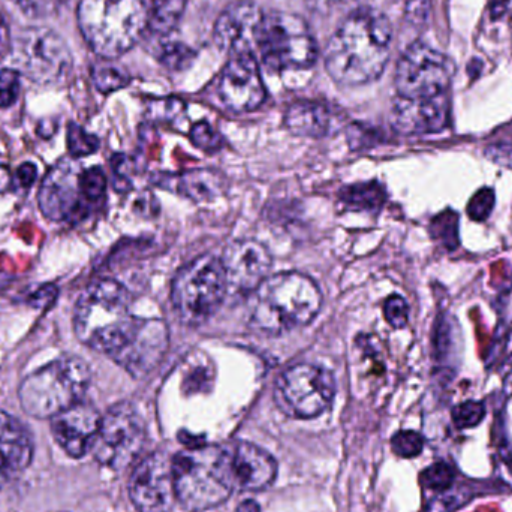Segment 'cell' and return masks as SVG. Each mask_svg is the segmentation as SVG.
<instances>
[{
  "label": "cell",
  "mask_w": 512,
  "mask_h": 512,
  "mask_svg": "<svg viewBox=\"0 0 512 512\" xmlns=\"http://www.w3.org/2000/svg\"><path fill=\"white\" fill-rule=\"evenodd\" d=\"M391 24L381 12L361 9L343 21L325 51L328 74L342 86H361L381 77L390 57Z\"/></svg>",
  "instance_id": "1"
},
{
  "label": "cell",
  "mask_w": 512,
  "mask_h": 512,
  "mask_svg": "<svg viewBox=\"0 0 512 512\" xmlns=\"http://www.w3.org/2000/svg\"><path fill=\"white\" fill-rule=\"evenodd\" d=\"M321 289L297 271L268 276L249 297V325L265 336H280L304 327L318 315Z\"/></svg>",
  "instance_id": "2"
},
{
  "label": "cell",
  "mask_w": 512,
  "mask_h": 512,
  "mask_svg": "<svg viewBox=\"0 0 512 512\" xmlns=\"http://www.w3.org/2000/svg\"><path fill=\"white\" fill-rule=\"evenodd\" d=\"M140 318L131 312V297L116 280L101 279L78 298L74 330L87 348L111 358L129 342Z\"/></svg>",
  "instance_id": "3"
},
{
  "label": "cell",
  "mask_w": 512,
  "mask_h": 512,
  "mask_svg": "<svg viewBox=\"0 0 512 512\" xmlns=\"http://www.w3.org/2000/svg\"><path fill=\"white\" fill-rule=\"evenodd\" d=\"M177 501L191 512L212 510L234 492L227 445H204L173 457Z\"/></svg>",
  "instance_id": "4"
},
{
  "label": "cell",
  "mask_w": 512,
  "mask_h": 512,
  "mask_svg": "<svg viewBox=\"0 0 512 512\" xmlns=\"http://www.w3.org/2000/svg\"><path fill=\"white\" fill-rule=\"evenodd\" d=\"M77 17L84 39L102 59L131 50L149 26L143 0H80Z\"/></svg>",
  "instance_id": "5"
},
{
  "label": "cell",
  "mask_w": 512,
  "mask_h": 512,
  "mask_svg": "<svg viewBox=\"0 0 512 512\" xmlns=\"http://www.w3.org/2000/svg\"><path fill=\"white\" fill-rule=\"evenodd\" d=\"M89 385L86 361L63 355L30 373L18 388V399L27 415L44 420L80 403Z\"/></svg>",
  "instance_id": "6"
},
{
  "label": "cell",
  "mask_w": 512,
  "mask_h": 512,
  "mask_svg": "<svg viewBox=\"0 0 512 512\" xmlns=\"http://www.w3.org/2000/svg\"><path fill=\"white\" fill-rule=\"evenodd\" d=\"M227 291L221 258L203 255L180 268L173 280L171 300L180 321L198 327L218 312Z\"/></svg>",
  "instance_id": "7"
},
{
  "label": "cell",
  "mask_w": 512,
  "mask_h": 512,
  "mask_svg": "<svg viewBox=\"0 0 512 512\" xmlns=\"http://www.w3.org/2000/svg\"><path fill=\"white\" fill-rule=\"evenodd\" d=\"M256 51L271 71L306 69L315 63L316 41L303 18L271 11L262 18Z\"/></svg>",
  "instance_id": "8"
},
{
  "label": "cell",
  "mask_w": 512,
  "mask_h": 512,
  "mask_svg": "<svg viewBox=\"0 0 512 512\" xmlns=\"http://www.w3.org/2000/svg\"><path fill=\"white\" fill-rule=\"evenodd\" d=\"M336 393L333 375L315 364H295L277 378L274 400L280 411L297 420L319 417Z\"/></svg>",
  "instance_id": "9"
},
{
  "label": "cell",
  "mask_w": 512,
  "mask_h": 512,
  "mask_svg": "<svg viewBox=\"0 0 512 512\" xmlns=\"http://www.w3.org/2000/svg\"><path fill=\"white\" fill-rule=\"evenodd\" d=\"M9 53L18 72L38 84L59 83L71 71L72 57L68 45L48 27L21 30Z\"/></svg>",
  "instance_id": "10"
},
{
  "label": "cell",
  "mask_w": 512,
  "mask_h": 512,
  "mask_svg": "<svg viewBox=\"0 0 512 512\" xmlns=\"http://www.w3.org/2000/svg\"><path fill=\"white\" fill-rule=\"evenodd\" d=\"M146 438V424L137 409L128 402L117 403L101 418L93 457L111 471H123L138 459Z\"/></svg>",
  "instance_id": "11"
},
{
  "label": "cell",
  "mask_w": 512,
  "mask_h": 512,
  "mask_svg": "<svg viewBox=\"0 0 512 512\" xmlns=\"http://www.w3.org/2000/svg\"><path fill=\"white\" fill-rule=\"evenodd\" d=\"M453 65L444 54L423 42H415L397 63L396 83L400 98L433 99L448 95Z\"/></svg>",
  "instance_id": "12"
},
{
  "label": "cell",
  "mask_w": 512,
  "mask_h": 512,
  "mask_svg": "<svg viewBox=\"0 0 512 512\" xmlns=\"http://www.w3.org/2000/svg\"><path fill=\"white\" fill-rule=\"evenodd\" d=\"M80 167L74 158L56 162L42 180L38 203L42 215L53 222L83 221L92 207L84 200Z\"/></svg>",
  "instance_id": "13"
},
{
  "label": "cell",
  "mask_w": 512,
  "mask_h": 512,
  "mask_svg": "<svg viewBox=\"0 0 512 512\" xmlns=\"http://www.w3.org/2000/svg\"><path fill=\"white\" fill-rule=\"evenodd\" d=\"M129 498L140 512H170L177 501L173 459L159 451L144 457L129 480Z\"/></svg>",
  "instance_id": "14"
},
{
  "label": "cell",
  "mask_w": 512,
  "mask_h": 512,
  "mask_svg": "<svg viewBox=\"0 0 512 512\" xmlns=\"http://www.w3.org/2000/svg\"><path fill=\"white\" fill-rule=\"evenodd\" d=\"M170 346V331L162 319H141L129 342L113 360L134 378H144L159 366Z\"/></svg>",
  "instance_id": "15"
},
{
  "label": "cell",
  "mask_w": 512,
  "mask_h": 512,
  "mask_svg": "<svg viewBox=\"0 0 512 512\" xmlns=\"http://www.w3.org/2000/svg\"><path fill=\"white\" fill-rule=\"evenodd\" d=\"M262 18L264 14L261 9L251 0L230 3L216 20V44L231 57L243 54L254 56Z\"/></svg>",
  "instance_id": "16"
},
{
  "label": "cell",
  "mask_w": 512,
  "mask_h": 512,
  "mask_svg": "<svg viewBox=\"0 0 512 512\" xmlns=\"http://www.w3.org/2000/svg\"><path fill=\"white\" fill-rule=\"evenodd\" d=\"M219 96L234 113H249L264 102L265 87L252 54L231 57L222 71Z\"/></svg>",
  "instance_id": "17"
},
{
  "label": "cell",
  "mask_w": 512,
  "mask_h": 512,
  "mask_svg": "<svg viewBox=\"0 0 512 512\" xmlns=\"http://www.w3.org/2000/svg\"><path fill=\"white\" fill-rule=\"evenodd\" d=\"M227 274L228 288L252 292L264 282L270 271L271 255L264 245L255 240H236L225 248L221 258Z\"/></svg>",
  "instance_id": "18"
},
{
  "label": "cell",
  "mask_w": 512,
  "mask_h": 512,
  "mask_svg": "<svg viewBox=\"0 0 512 512\" xmlns=\"http://www.w3.org/2000/svg\"><path fill=\"white\" fill-rule=\"evenodd\" d=\"M101 418L92 405L77 403L51 418L54 441L69 457L81 459L92 451Z\"/></svg>",
  "instance_id": "19"
},
{
  "label": "cell",
  "mask_w": 512,
  "mask_h": 512,
  "mask_svg": "<svg viewBox=\"0 0 512 512\" xmlns=\"http://www.w3.org/2000/svg\"><path fill=\"white\" fill-rule=\"evenodd\" d=\"M391 123L400 134L427 135L444 131L450 123L448 95L433 99H406L397 96L391 108Z\"/></svg>",
  "instance_id": "20"
},
{
  "label": "cell",
  "mask_w": 512,
  "mask_h": 512,
  "mask_svg": "<svg viewBox=\"0 0 512 512\" xmlns=\"http://www.w3.org/2000/svg\"><path fill=\"white\" fill-rule=\"evenodd\" d=\"M234 489L259 492L276 480L277 463L267 451L249 442L227 444Z\"/></svg>",
  "instance_id": "21"
},
{
  "label": "cell",
  "mask_w": 512,
  "mask_h": 512,
  "mask_svg": "<svg viewBox=\"0 0 512 512\" xmlns=\"http://www.w3.org/2000/svg\"><path fill=\"white\" fill-rule=\"evenodd\" d=\"M0 456L12 472L24 471L33 459L29 432L17 418L5 411H0Z\"/></svg>",
  "instance_id": "22"
},
{
  "label": "cell",
  "mask_w": 512,
  "mask_h": 512,
  "mask_svg": "<svg viewBox=\"0 0 512 512\" xmlns=\"http://www.w3.org/2000/svg\"><path fill=\"white\" fill-rule=\"evenodd\" d=\"M283 122L298 137L321 138L330 131L331 113L321 102L298 101L289 105Z\"/></svg>",
  "instance_id": "23"
},
{
  "label": "cell",
  "mask_w": 512,
  "mask_h": 512,
  "mask_svg": "<svg viewBox=\"0 0 512 512\" xmlns=\"http://www.w3.org/2000/svg\"><path fill=\"white\" fill-rule=\"evenodd\" d=\"M176 188L180 194L195 203H209L221 197L225 189V179L218 171L201 168L180 176Z\"/></svg>",
  "instance_id": "24"
},
{
  "label": "cell",
  "mask_w": 512,
  "mask_h": 512,
  "mask_svg": "<svg viewBox=\"0 0 512 512\" xmlns=\"http://www.w3.org/2000/svg\"><path fill=\"white\" fill-rule=\"evenodd\" d=\"M185 8L186 0H152L147 30L156 36L170 35L182 20Z\"/></svg>",
  "instance_id": "25"
},
{
  "label": "cell",
  "mask_w": 512,
  "mask_h": 512,
  "mask_svg": "<svg viewBox=\"0 0 512 512\" xmlns=\"http://www.w3.org/2000/svg\"><path fill=\"white\" fill-rule=\"evenodd\" d=\"M340 200L351 209L376 212L384 206L387 195L378 182L358 183L343 188L340 191Z\"/></svg>",
  "instance_id": "26"
},
{
  "label": "cell",
  "mask_w": 512,
  "mask_h": 512,
  "mask_svg": "<svg viewBox=\"0 0 512 512\" xmlns=\"http://www.w3.org/2000/svg\"><path fill=\"white\" fill-rule=\"evenodd\" d=\"M92 78L96 89L105 93V95L123 89V87L128 86L129 80H131L128 71L123 66L113 62V59L99 60L92 68Z\"/></svg>",
  "instance_id": "27"
},
{
  "label": "cell",
  "mask_w": 512,
  "mask_h": 512,
  "mask_svg": "<svg viewBox=\"0 0 512 512\" xmlns=\"http://www.w3.org/2000/svg\"><path fill=\"white\" fill-rule=\"evenodd\" d=\"M432 236L442 246L453 251L459 245V216L453 210L441 213L432 221Z\"/></svg>",
  "instance_id": "28"
},
{
  "label": "cell",
  "mask_w": 512,
  "mask_h": 512,
  "mask_svg": "<svg viewBox=\"0 0 512 512\" xmlns=\"http://www.w3.org/2000/svg\"><path fill=\"white\" fill-rule=\"evenodd\" d=\"M159 62L171 71H183L194 62L195 53L188 45L180 42H167L159 48Z\"/></svg>",
  "instance_id": "29"
},
{
  "label": "cell",
  "mask_w": 512,
  "mask_h": 512,
  "mask_svg": "<svg viewBox=\"0 0 512 512\" xmlns=\"http://www.w3.org/2000/svg\"><path fill=\"white\" fill-rule=\"evenodd\" d=\"M81 189H83L84 200L90 207L101 203L107 192V177L99 167H92L83 170L81 173Z\"/></svg>",
  "instance_id": "30"
},
{
  "label": "cell",
  "mask_w": 512,
  "mask_h": 512,
  "mask_svg": "<svg viewBox=\"0 0 512 512\" xmlns=\"http://www.w3.org/2000/svg\"><path fill=\"white\" fill-rule=\"evenodd\" d=\"M66 143H68L69 153H71L74 159L92 155L99 147L98 138L84 131L81 126L75 125V123H71V125L68 126Z\"/></svg>",
  "instance_id": "31"
},
{
  "label": "cell",
  "mask_w": 512,
  "mask_h": 512,
  "mask_svg": "<svg viewBox=\"0 0 512 512\" xmlns=\"http://www.w3.org/2000/svg\"><path fill=\"white\" fill-rule=\"evenodd\" d=\"M486 417L484 403L477 400L460 403L453 409V421L457 429H472L477 427Z\"/></svg>",
  "instance_id": "32"
},
{
  "label": "cell",
  "mask_w": 512,
  "mask_h": 512,
  "mask_svg": "<svg viewBox=\"0 0 512 512\" xmlns=\"http://www.w3.org/2000/svg\"><path fill=\"white\" fill-rule=\"evenodd\" d=\"M454 477L456 474L451 466L445 465V463H436L421 474V483L426 489L445 492L453 486Z\"/></svg>",
  "instance_id": "33"
},
{
  "label": "cell",
  "mask_w": 512,
  "mask_h": 512,
  "mask_svg": "<svg viewBox=\"0 0 512 512\" xmlns=\"http://www.w3.org/2000/svg\"><path fill=\"white\" fill-rule=\"evenodd\" d=\"M391 448L397 456L403 457V459H412V457L420 456L424 448V439L420 433L403 430L393 436Z\"/></svg>",
  "instance_id": "34"
},
{
  "label": "cell",
  "mask_w": 512,
  "mask_h": 512,
  "mask_svg": "<svg viewBox=\"0 0 512 512\" xmlns=\"http://www.w3.org/2000/svg\"><path fill=\"white\" fill-rule=\"evenodd\" d=\"M468 492L469 490L463 489V487L456 490L450 487V489L442 492L441 496L430 502L427 512H451L457 510V508L468 504L469 499H471V495H468Z\"/></svg>",
  "instance_id": "35"
},
{
  "label": "cell",
  "mask_w": 512,
  "mask_h": 512,
  "mask_svg": "<svg viewBox=\"0 0 512 512\" xmlns=\"http://www.w3.org/2000/svg\"><path fill=\"white\" fill-rule=\"evenodd\" d=\"M14 3L27 17L41 20L53 17L65 0H14Z\"/></svg>",
  "instance_id": "36"
},
{
  "label": "cell",
  "mask_w": 512,
  "mask_h": 512,
  "mask_svg": "<svg viewBox=\"0 0 512 512\" xmlns=\"http://www.w3.org/2000/svg\"><path fill=\"white\" fill-rule=\"evenodd\" d=\"M495 207V192L490 188H483L471 198L468 204V215L472 221L484 222L492 215Z\"/></svg>",
  "instance_id": "37"
},
{
  "label": "cell",
  "mask_w": 512,
  "mask_h": 512,
  "mask_svg": "<svg viewBox=\"0 0 512 512\" xmlns=\"http://www.w3.org/2000/svg\"><path fill=\"white\" fill-rule=\"evenodd\" d=\"M191 140L195 146L200 147L201 150H206V152L221 150L222 143H224L222 135L218 134L207 122H200L192 126Z\"/></svg>",
  "instance_id": "38"
},
{
  "label": "cell",
  "mask_w": 512,
  "mask_h": 512,
  "mask_svg": "<svg viewBox=\"0 0 512 512\" xmlns=\"http://www.w3.org/2000/svg\"><path fill=\"white\" fill-rule=\"evenodd\" d=\"M384 315L388 324L393 328H405L408 325L409 306L405 298L400 295H391L385 300Z\"/></svg>",
  "instance_id": "39"
},
{
  "label": "cell",
  "mask_w": 512,
  "mask_h": 512,
  "mask_svg": "<svg viewBox=\"0 0 512 512\" xmlns=\"http://www.w3.org/2000/svg\"><path fill=\"white\" fill-rule=\"evenodd\" d=\"M20 93V72L0 69V107L8 108L17 101Z\"/></svg>",
  "instance_id": "40"
},
{
  "label": "cell",
  "mask_w": 512,
  "mask_h": 512,
  "mask_svg": "<svg viewBox=\"0 0 512 512\" xmlns=\"http://www.w3.org/2000/svg\"><path fill=\"white\" fill-rule=\"evenodd\" d=\"M183 104L177 99H165V101L155 102V107L152 108L153 116L156 120H174L180 113H182Z\"/></svg>",
  "instance_id": "41"
},
{
  "label": "cell",
  "mask_w": 512,
  "mask_h": 512,
  "mask_svg": "<svg viewBox=\"0 0 512 512\" xmlns=\"http://www.w3.org/2000/svg\"><path fill=\"white\" fill-rule=\"evenodd\" d=\"M57 294H59V291L53 285L44 286V288L39 289V291L33 294L30 303H32V306L44 309V307L50 306L56 300Z\"/></svg>",
  "instance_id": "42"
},
{
  "label": "cell",
  "mask_w": 512,
  "mask_h": 512,
  "mask_svg": "<svg viewBox=\"0 0 512 512\" xmlns=\"http://www.w3.org/2000/svg\"><path fill=\"white\" fill-rule=\"evenodd\" d=\"M15 179H17L18 185L23 186V188H29L36 179L35 165L30 164V162L21 165L17 173H15Z\"/></svg>",
  "instance_id": "43"
},
{
  "label": "cell",
  "mask_w": 512,
  "mask_h": 512,
  "mask_svg": "<svg viewBox=\"0 0 512 512\" xmlns=\"http://www.w3.org/2000/svg\"><path fill=\"white\" fill-rule=\"evenodd\" d=\"M9 50H11V39H9L8 24L0 15V60L9 53Z\"/></svg>",
  "instance_id": "44"
},
{
  "label": "cell",
  "mask_w": 512,
  "mask_h": 512,
  "mask_svg": "<svg viewBox=\"0 0 512 512\" xmlns=\"http://www.w3.org/2000/svg\"><path fill=\"white\" fill-rule=\"evenodd\" d=\"M237 512H261V508L255 501H245L239 505Z\"/></svg>",
  "instance_id": "45"
},
{
  "label": "cell",
  "mask_w": 512,
  "mask_h": 512,
  "mask_svg": "<svg viewBox=\"0 0 512 512\" xmlns=\"http://www.w3.org/2000/svg\"><path fill=\"white\" fill-rule=\"evenodd\" d=\"M8 474V465H6V462L5 460H3V457L0 456V489H2L3 486H5L6 480H8Z\"/></svg>",
  "instance_id": "46"
},
{
  "label": "cell",
  "mask_w": 512,
  "mask_h": 512,
  "mask_svg": "<svg viewBox=\"0 0 512 512\" xmlns=\"http://www.w3.org/2000/svg\"><path fill=\"white\" fill-rule=\"evenodd\" d=\"M505 3H507V0H492V11L493 14L499 15L504 12Z\"/></svg>",
  "instance_id": "47"
}]
</instances>
